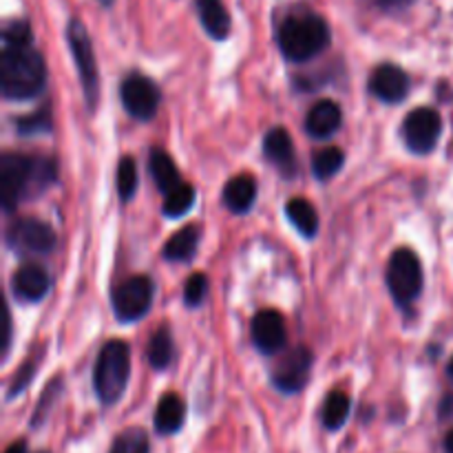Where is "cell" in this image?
Listing matches in <instances>:
<instances>
[{"mask_svg": "<svg viewBox=\"0 0 453 453\" xmlns=\"http://www.w3.org/2000/svg\"><path fill=\"white\" fill-rule=\"evenodd\" d=\"M58 177L56 157H29L22 153H4L0 157V202L12 212L25 199H34Z\"/></svg>", "mask_w": 453, "mask_h": 453, "instance_id": "cell-1", "label": "cell"}, {"mask_svg": "<svg viewBox=\"0 0 453 453\" xmlns=\"http://www.w3.org/2000/svg\"><path fill=\"white\" fill-rule=\"evenodd\" d=\"M47 84V65L34 42L3 44L0 91L7 100H31Z\"/></svg>", "mask_w": 453, "mask_h": 453, "instance_id": "cell-2", "label": "cell"}, {"mask_svg": "<svg viewBox=\"0 0 453 453\" xmlns=\"http://www.w3.org/2000/svg\"><path fill=\"white\" fill-rule=\"evenodd\" d=\"M277 42L288 62H308L330 47L332 31L319 13H295L279 27Z\"/></svg>", "mask_w": 453, "mask_h": 453, "instance_id": "cell-3", "label": "cell"}, {"mask_svg": "<svg viewBox=\"0 0 453 453\" xmlns=\"http://www.w3.org/2000/svg\"><path fill=\"white\" fill-rule=\"evenodd\" d=\"M131 379V345L127 341H106L93 370V388L102 405L111 407L124 396Z\"/></svg>", "mask_w": 453, "mask_h": 453, "instance_id": "cell-4", "label": "cell"}, {"mask_svg": "<svg viewBox=\"0 0 453 453\" xmlns=\"http://www.w3.org/2000/svg\"><path fill=\"white\" fill-rule=\"evenodd\" d=\"M66 40H69L71 56H73L75 66H78V75L82 80V91L87 106L96 111L97 100H100V73H97V60L96 51H93L91 35H88L87 27L73 18L66 27Z\"/></svg>", "mask_w": 453, "mask_h": 453, "instance_id": "cell-5", "label": "cell"}, {"mask_svg": "<svg viewBox=\"0 0 453 453\" xmlns=\"http://www.w3.org/2000/svg\"><path fill=\"white\" fill-rule=\"evenodd\" d=\"M423 265L410 248H398L388 261V288L398 305H410L423 292Z\"/></svg>", "mask_w": 453, "mask_h": 453, "instance_id": "cell-6", "label": "cell"}, {"mask_svg": "<svg viewBox=\"0 0 453 453\" xmlns=\"http://www.w3.org/2000/svg\"><path fill=\"white\" fill-rule=\"evenodd\" d=\"M7 246L25 255H49L56 248V230L35 217H20L7 228Z\"/></svg>", "mask_w": 453, "mask_h": 453, "instance_id": "cell-7", "label": "cell"}, {"mask_svg": "<svg viewBox=\"0 0 453 453\" xmlns=\"http://www.w3.org/2000/svg\"><path fill=\"white\" fill-rule=\"evenodd\" d=\"M155 286L149 277L137 274L127 279L113 290V310L118 321L133 323L140 321L153 305Z\"/></svg>", "mask_w": 453, "mask_h": 453, "instance_id": "cell-8", "label": "cell"}, {"mask_svg": "<svg viewBox=\"0 0 453 453\" xmlns=\"http://www.w3.org/2000/svg\"><path fill=\"white\" fill-rule=\"evenodd\" d=\"M119 100H122L124 111L131 118L146 122V119H153L155 113H157L159 102H162V91H159V87L149 75L131 73L122 80Z\"/></svg>", "mask_w": 453, "mask_h": 453, "instance_id": "cell-9", "label": "cell"}, {"mask_svg": "<svg viewBox=\"0 0 453 453\" xmlns=\"http://www.w3.org/2000/svg\"><path fill=\"white\" fill-rule=\"evenodd\" d=\"M442 135V118L436 109L420 106L405 115L403 122V137L411 153L429 155L436 149L438 140Z\"/></svg>", "mask_w": 453, "mask_h": 453, "instance_id": "cell-10", "label": "cell"}, {"mask_svg": "<svg viewBox=\"0 0 453 453\" xmlns=\"http://www.w3.org/2000/svg\"><path fill=\"white\" fill-rule=\"evenodd\" d=\"M312 365L314 354L308 348H295L273 367L270 380L281 394H299L308 385Z\"/></svg>", "mask_w": 453, "mask_h": 453, "instance_id": "cell-11", "label": "cell"}, {"mask_svg": "<svg viewBox=\"0 0 453 453\" xmlns=\"http://www.w3.org/2000/svg\"><path fill=\"white\" fill-rule=\"evenodd\" d=\"M250 336L261 354H277L286 348V321L277 310H261L250 323Z\"/></svg>", "mask_w": 453, "mask_h": 453, "instance_id": "cell-12", "label": "cell"}, {"mask_svg": "<svg viewBox=\"0 0 453 453\" xmlns=\"http://www.w3.org/2000/svg\"><path fill=\"white\" fill-rule=\"evenodd\" d=\"M370 91L388 104H401L410 93V75L398 65H380L370 75Z\"/></svg>", "mask_w": 453, "mask_h": 453, "instance_id": "cell-13", "label": "cell"}, {"mask_svg": "<svg viewBox=\"0 0 453 453\" xmlns=\"http://www.w3.org/2000/svg\"><path fill=\"white\" fill-rule=\"evenodd\" d=\"M49 288H51V277L40 264H25L13 273L12 290L16 299L25 301V303L42 301L47 296Z\"/></svg>", "mask_w": 453, "mask_h": 453, "instance_id": "cell-14", "label": "cell"}, {"mask_svg": "<svg viewBox=\"0 0 453 453\" xmlns=\"http://www.w3.org/2000/svg\"><path fill=\"white\" fill-rule=\"evenodd\" d=\"M264 155L268 157V162H273L281 171V175L292 177L296 173L295 144H292V137L288 133V128L274 127L265 133Z\"/></svg>", "mask_w": 453, "mask_h": 453, "instance_id": "cell-15", "label": "cell"}, {"mask_svg": "<svg viewBox=\"0 0 453 453\" xmlns=\"http://www.w3.org/2000/svg\"><path fill=\"white\" fill-rule=\"evenodd\" d=\"M343 124V111L334 100H319L305 115V131L314 140H327Z\"/></svg>", "mask_w": 453, "mask_h": 453, "instance_id": "cell-16", "label": "cell"}, {"mask_svg": "<svg viewBox=\"0 0 453 453\" xmlns=\"http://www.w3.org/2000/svg\"><path fill=\"white\" fill-rule=\"evenodd\" d=\"M155 432L159 436H173L180 432L186 423V403L177 394H164L155 410Z\"/></svg>", "mask_w": 453, "mask_h": 453, "instance_id": "cell-17", "label": "cell"}, {"mask_svg": "<svg viewBox=\"0 0 453 453\" xmlns=\"http://www.w3.org/2000/svg\"><path fill=\"white\" fill-rule=\"evenodd\" d=\"M195 7H197L199 22L212 40L228 38L233 20H230L228 9L221 0H195Z\"/></svg>", "mask_w": 453, "mask_h": 453, "instance_id": "cell-18", "label": "cell"}, {"mask_svg": "<svg viewBox=\"0 0 453 453\" xmlns=\"http://www.w3.org/2000/svg\"><path fill=\"white\" fill-rule=\"evenodd\" d=\"M257 199V181L255 177L243 173V175L233 177L228 184L224 186V206L234 215H243L250 212Z\"/></svg>", "mask_w": 453, "mask_h": 453, "instance_id": "cell-19", "label": "cell"}, {"mask_svg": "<svg viewBox=\"0 0 453 453\" xmlns=\"http://www.w3.org/2000/svg\"><path fill=\"white\" fill-rule=\"evenodd\" d=\"M199 242H202V228L197 224H188L181 230H177L164 246V259L180 261V264H188L195 259L199 250Z\"/></svg>", "mask_w": 453, "mask_h": 453, "instance_id": "cell-20", "label": "cell"}, {"mask_svg": "<svg viewBox=\"0 0 453 453\" xmlns=\"http://www.w3.org/2000/svg\"><path fill=\"white\" fill-rule=\"evenodd\" d=\"M149 168H150V175H153L155 186H157V190L162 195H168L171 190H175L177 186L184 184L180 177V171H177L175 162H173L171 155H168L166 150H162V149L150 150Z\"/></svg>", "mask_w": 453, "mask_h": 453, "instance_id": "cell-21", "label": "cell"}, {"mask_svg": "<svg viewBox=\"0 0 453 453\" xmlns=\"http://www.w3.org/2000/svg\"><path fill=\"white\" fill-rule=\"evenodd\" d=\"M286 217L290 224L303 234L305 239H314L319 233V215L312 203L303 197H295L286 203Z\"/></svg>", "mask_w": 453, "mask_h": 453, "instance_id": "cell-22", "label": "cell"}, {"mask_svg": "<svg viewBox=\"0 0 453 453\" xmlns=\"http://www.w3.org/2000/svg\"><path fill=\"white\" fill-rule=\"evenodd\" d=\"M349 411H352V401L345 392H330L327 394L326 403H323L321 410V420L323 427L330 429V432H339L349 418Z\"/></svg>", "mask_w": 453, "mask_h": 453, "instance_id": "cell-23", "label": "cell"}, {"mask_svg": "<svg viewBox=\"0 0 453 453\" xmlns=\"http://www.w3.org/2000/svg\"><path fill=\"white\" fill-rule=\"evenodd\" d=\"M175 358V343L168 327H159L149 343V361L155 370H166Z\"/></svg>", "mask_w": 453, "mask_h": 453, "instance_id": "cell-24", "label": "cell"}, {"mask_svg": "<svg viewBox=\"0 0 453 453\" xmlns=\"http://www.w3.org/2000/svg\"><path fill=\"white\" fill-rule=\"evenodd\" d=\"M345 164V153L336 146H327V149H321L319 153H314L312 157V173L317 180L327 181L336 175V173L343 168Z\"/></svg>", "mask_w": 453, "mask_h": 453, "instance_id": "cell-25", "label": "cell"}, {"mask_svg": "<svg viewBox=\"0 0 453 453\" xmlns=\"http://www.w3.org/2000/svg\"><path fill=\"white\" fill-rule=\"evenodd\" d=\"M195 199H197V193L190 184H180L175 190H171L168 195H164V203H162V211L164 215L171 217V219H177V217L186 215V212L193 208Z\"/></svg>", "mask_w": 453, "mask_h": 453, "instance_id": "cell-26", "label": "cell"}, {"mask_svg": "<svg viewBox=\"0 0 453 453\" xmlns=\"http://www.w3.org/2000/svg\"><path fill=\"white\" fill-rule=\"evenodd\" d=\"M109 453H150V442L144 429L128 427L111 445Z\"/></svg>", "mask_w": 453, "mask_h": 453, "instance_id": "cell-27", "label": "cell"}, {"mask_svg": "<svg viewBox=\"0 0 453 453\" xmlns=\"http://www.w3.org/2000/svg\"><path fill=\"white\" fill-rule=\"evenodd\" d=\"M51 127H53V118L49 106H42V109H38L35 113L22 115V118L16 119V131L25 137L49 133L51 131Z\"/></svg>", "mask_w": 453, "mask_h": 453, "instance_id": "cell-28", "label": "cell"}, {"mask_svg": "<svg viewBox=\"0 0 453 453\" xmlns=\"http://www.w3.org/2000/svg\"><path fill=\"white\" fill-rule=\"evenodd\" d=\"M137 164L133 157H122L118 164V193L122 202H131L137 193Z\"/></svg>", "mask_w": 453, "mask_h": 453, "instance_id": "cell-29", "label": "cell"}, {"mask_svg": "<svg viewBox=\"0 0 453 453\" xmlns=\"http://www.w3.org/2000/svg\"><path fill=\"white\" fill-rule=\"evenodd\" d=\"M62 392V379H56L51 380V383L47 385V389L42 392V396H40V403L35 405V411H34V418H31V427H40V425L47 420L49 411L53 410V405H56L58 396H60Z\"/></svg>", "mask_w": 453, "mask_h": 453, "instance_id": "cell-30", "label": "cell"}, {"mask_svg": "<svg viewBox=\"0 0 453 453\" xmlns=\"http://www.w3.org/2000/svg\"><path fill=\"white\" fill-rule=\"evenodd\" d=\"M206 295H208L206 274H202V273L190 274L188 281H186V288H184V303L188 305V308H197V305L203 303Z\"/></svg>", "mask_w": 453, "mask_h": 453, "instance_id": "cell-31", "label": "cell"}, {"mask_svg": "<svg viewBox=\"0 0 453 453\" xmlns=\"http://www.w3.org/2000/svg\"><path fill=\"white\" fill-rule=\"evenodd\" d=\"M29 42H34V35H31V27L27 20H13L4 27L3 44H29Z\"/></svg>", "mask_w": 453, "mask_h": 453, "instance_id": "cell-32", "label": "cell"}, {"mask_svg": "<svg viewBox=\"0 0 453 453\" xmlns=\"http://www.w3.org/2000/svg\"><path fill=\"white\" fill-rule=\"evenodd\" d=\"M35 370H38V367H35V363H34V361L25 363V365L20 367V372H18V374H16V379H13L12 388H9L7 398H16L18 394L25 392L27 385H29V383H31V379H34Z\"/></svg>", "mask_w": 453, "mask_h": 453, "instance_id": "cell-33", "label": "cell"}, {"mask_svg": "<svg viewBox=\"0 0 453 453\" xmlns=\"http://www.w3.org/2000/svg\"><path fill=\"white\" fill-rule=\"evenodd\" d=\"M438 418L441 420H451L453 418V392L445 394L438 405Z\"/></svg>", "mask_w": 453, "mask_h": 453, "instance_id": "cell-34", "label": "cell"}, {"mask_svg": "<svg viewBox=\"0 0 453 453\" xmlns=\"http://www.w3.org/2000/svg\"><path fill=\"white\" fill-rule=\"evenodd\" d=\"M414 3V0H376V4L383 9H389V12H394V9H405L410 7V4Z\"/></svg>", "mask_w": 453, "mask_h": 453, "instance_id": "cell-35", "label": "cell"}, {"mask_svg": "<svg viewBox=\"0 0 453 453\" xmlns=\"http://www.w3.org/2000/svg\"><path fill=\"white\" fill-rule=\"evenodd\" d=\"M4 453H27V441H16L7 447Z\"/></svg>", "mask_w": 453, "mask_h": 453, "instance_id": "cell-36", "label": "cell"}, {"mask_svg": "<svg viewBox=\"0 0 453 453\" xmlns=\"http://www.w3.org/2000/svg\"><path fill=\"white\" fill-rule=\"evenodd\" d=\"M442 449H445V453H453V429L447 432L445 442H442Z\"/></svg>", "mask_w": 453, "mask_h": 453, "instance_id": "cell-37", "label": "cell"}, {"mask_svg": "<svg viewBox=\"0 0 453 453\" xmlns=\"http://www.w3.org/2000/svg\"><path fill=\"white\" fill-rule=\"evenodd\" d=\"M447 376L453 380V358L449 361V365H447Z\"/></svg>", "mask_w": 453, "mask_h": 453, "instance_id": "cell-38", "label": "cell"}, {"mask_svg": "<svg viewBox=\"0 0 453 453\" xmlns=\"http://www.w3.org/2000/svg\"><path fill=\"white\" fill-rule=\"evenodd\" d=\"M113 3H115V0H100L102 7H111V4H113Z\"/></svg>", "mask_w": 453, "mask_h": 453, "instance_id": "cell-39", "label": "cell"}, {"mask_svg": "<svg viewBox=\"0 0 453 453\" xmlns=\"http://www.w3.org/2000/svg\"><path fill=\"white\" fill-rule=\"evenodd\" d=\"M40 453H49V451H40Z\"/></svg>", "mask_w": 453, "mask_h": 453, "instance_id": "cell-40", "label": "cell"}]
</instances>
